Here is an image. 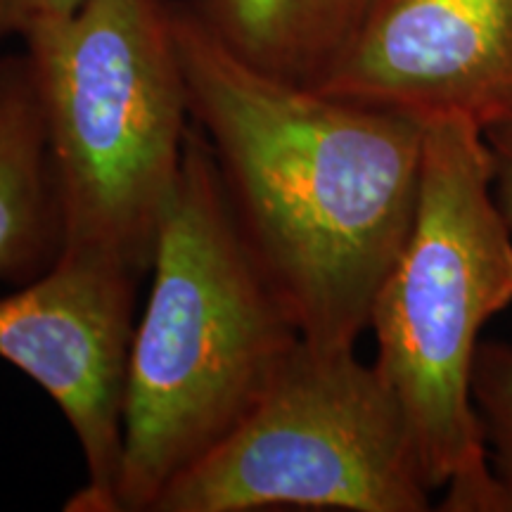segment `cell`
Segmentation results:
<instances>
[{"label":"cell","instance_id":"7c38bea8","mask_svg":"<svg viewBox=\"0 0 512 512\" xmlns=\"http://www.w3.org/2000/svg\"><path fill=\"white\" fill-rule=\"evenodd\" d=\"M494 166V192L498 207L512 230V119L498 121L484 131Z\"/></svg>","mask_w":512,"mask_h":512},{"label":"cell","instance_id":"9c48e42d","mask_svg":"<svg viewBox=\"0 0 512 512\" xmlns=\"http://www.w3.org/2000/svg\"><path fill=\"white\" fill-rule=\"evenodd\" d=\"M235 55L297 86L323 88L387 0H185Z\"/></svg>","mask_w":512,"mask_h":512},{"label":"cell","instance_id":"6da1fadb","mask_svg":"<svg viewBox=\"0 0 512 512\" xmlns=\"http://www.w3.org/2000/svg\"><path fill=\"white\" fill-rule=\"evenodd\" d=\"M190 117L299 335L356 347L418 207L427 117L275 79L174 3Z\"/></svg>","mask_w":512,"mask_h":512},{"label":"cell","instance_id":"8fae6325","mask_svg":"<svg viewBox=\"0 0 512 512\" xmlns=\"http://www.w3.org/2000/svg\"><path fill=\"white\" fill-rule=\"evenodd\" d=\"M79 5L81 0H0V29L5 38H22L41 24L72 15Z\"/></svg>","mask_w":512,"mask_h":512},{"label":"cell","instance_id":"8992f818","mask_svg":"<svg viewBox=\"0 0 512 512\" xmlns=\"http://www.w3.org/2000/svg\"><path fill=\"white\" fill-rule=\"evenodd\" d=\"M140 275L60 252L0 297V358L46 392L74 432L86 479L67 512H119L124 382Z\"/></svg>","mask_w":512,"mask_h":512},{"label":"cell","instance_id":"52a82bcc","mask_svg":"<svg viewBox=\"0 0 512 512\" xmlns=\"http://www.w3.org/2000/svg\"><path fill=\"white\" fill-rule=\"evenodd\" d=\"M320 91L482 131L512 119V0H387Z\"/></svg>","mask_w":512,"mask_h":512},{"label":"cell","instance_id":"3957f363","mask_svg":"<svg viewBox=\"0 0 512 512\" xmlns=\"http://www.w3.org/2000/svg\"><path fill=\"white\" fill-rule=\"evenodd\" d=\"M512 306V230L498 207L484 131L427 117L415 219L377 292L373 366L399 403L439 510L498 512L472 368L482 330Z\"/></svg>","mask_w":512,"mask_h":512},{"label":"cell","instance_id":"4fadbf2b","mask_svg":"<svg viewBox=\"0 0 512 512\" xmlns=\"http://www.w3.org/2000/svg\"><path fill=\"white\" fill-rule=\"evenodd\" d=\"M3 38H5V36H3V29H0V41H3Z\"/></svg>","mask_w":512,"mask_h":512},{"label":"cell","instance_id":"ba28073f","mask_svg":"<svg viewBox=\"0 0 512 512\" xmlns=\"http://www.w3.org/2000/svg\"><path fill=\"white\" fill-rule=\"evenodd\" d=\"M62 252L46 117L24 48L0 57V283L24 285Z\"/></svg>","mask_w":512,"mask_h":512},{"label":"cell","instance_id":"5b68a950","mask_svg":"<svg viewBox=\"0 0 512 512\" xmlns=\"http://www.w3.org/2000/svg\"><path fill=\"white\" fill-rule=\"evenodd\" d=\"M427 512L399 403L356 347L299 339L259 401L152 512Z\"/></svg>","mask_w":512,"mask_h":512},{"label":"cell","instance_id":"7a4b0ae2","mask_svg":"<svg viewBox=\"0 0 512 512\" xmlns=\"http://www.w3.org/2000/svg\"><path fill=\"white\" fill-rule=\"evenodd\" d=\"M124 382L119 512H152L259 401L302 339L195 124L159 228Z\"/></svg>","mask_w":512,"mask_h":512},{"label":"cell","instance_id":"30bf717a","mask_svg":"<svg viewBox=\"0 0 512 512\" xmlns=\"http://www.w3.org/2000/svg\"><path fill=\"white\" fill-rule=\"evenodd\" d=\"M472 401L496 482L498 512H512V344L482 339L472 368Z\"/></svg>","mask_w":512,"mask_h":512},{"label":"cell","instance_id":"277c9868","mask_svg":"<svg viewBox=\"0 0 512 512\" xmlns=\"http://www.w3.org/2000/svg\"><path fill=\"white\" fill-rule=\"evenodd\" d=\"M176 0H81L24 34L62 209V252L150 273L192 128Z\"/></svg>","mask_w":512,"mask_h":512}]
</instances>
